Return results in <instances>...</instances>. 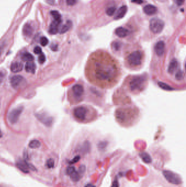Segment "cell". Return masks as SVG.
I'll return each instance as SVG.
<instances>
[{
	"instance_id": "cell-17",
	"label": "cell",
	"mask_w": 186,
	"mask_h": 187,
	"mask_svg": "<svg viewBox=\"0 0 186 187\" xmlns=\"http://www.w3.org/2000/svg\"><path fill=\"white\" fill-rule=\"evenodd\" d=\"M157 11V8L156 6L152 5H146L144 8L145 13L149 15H152L156 14Z\"/></svg>"
},
{
	"instance_id": "cell-45",
	"label": "cell",
	"mask_w": 186,
	"mask_h": 187,
	"mask_svg": "<svg viewBox=\"0 0 186 187\" xmlns=\"http://www.w3.org/2000/svg\"><path fill=\"white\" fill-rule=\"evenodd\" d=\"M47 3H48L49 5H54L55 3V0H46Z\"/></svg>"
},
{
	"instance_id": "cell-28",
	"label": "cell",
	"mask_w": 186,
	"mask_h": 187,
	"mask_svg": "<svg viewBox=\"0 0 186 187\" xmlns=\"http://www.w3.org/2000/svg\"><path fill=\"white\" fill-rule=\"evenodd\" d=\"M46 166L48 169H52L55 166V161L52 158H49L47 160Z\"/></svg>"
},
{
	"instance_id": "cell-43",
	"label": "cell",
	"mask_w": 186,
	"mask_h": 187,
	"mask_svg": "<svg viewBox=\"0 0 186 187\" xmlns=\"http://www.w3.org/2000/svg\"><path fill=\"white\" fill-rule=\"evenodd\" d=\"M184 1H185V0H176V4L178 6H181L183 3Z\"/></svg>"
},
{
	"instance_id": "cell-35",
	"label": "cell",
	"mask_w": 186,
	"mask_h": 187,
	"mask_svg": "<svg viewBox=\"0 0 186 187\" xmlns=\"http://www.w3.org/2000/svg\"><path fill=\"white\" fill-rule=\"evenodd\" d=\"M80 159V156L79 155H78V156H75L73 159L70 160L68 163H69L70 164H74L75 163H76L77 162H78Z\"/></svg>"
},
{
	"instance_id": "cell-42",
	"label": "cell",
	"mask_w": 186,
	"mask_h": 187,
	"mask_svg": "<svg viewBox=\"0 0 186 187\" xmlns=\"http://www.w3.org/2000/svg\"><path fill=\"white\" fill-rule=\"evenodd\" d=\"M106 146H107V143H105V142H102V143H100V144L98 145L99 148L100 149H103V148H104L106 147Z\"/></svg>"
},
{
	"instance_id": "cell-16",
	"label": "cell",
	"mask_w": 186,
	"mask_h": 187,
	"mask_svg": "<svg viewBox=\"0 0 186 187\" xmlns=\"http://www.w3.org/2000/svg\"><path fill=\"white\" fill-rule=\"evenodd\" d=\"M127 7L126 6H122L117 11L114 17L115 20H118L120 19L123 18L126 15L127 12Z\"/></svg>"
},
{
	"instance_id": "cell-25",
	"label": "cell",
	"mask_w": 186,
	"mask_h": 187,
	"mask_svg": "<svg viewBox=\"0 0 186 187\" xmlns=\"http://www.w3.org/2000/svg\"><path fill=\"white\" fill-rule=\"evenodd\" d=\"M41 145V142L37 140H33L32 141L30 142V143L28 144L29 147L32 149L38 148L40 147Z\"/></svg>"
},
{
	"instance_id": "cell-33",
	"label": "cell",
	"mask_w": 186,
	"mask_h": 187,
	"mask_svg": "<svg viewBox=\"0 0 186 187\" xmlns=\"http://www.w3.org/2000/svg\"><path fill=\"white\" fill-rule=\"evenodd\" d=\"M184 77V75H183V72L180 70L177 72L176 75H175V78L178 81H181L183 79V78Z\"/></svg>"
},
{
	"instance_id": "cell-23",
	"label": "cell",
	"mask_w": 186,
	"mask_h": 187,
	"mask_svg": "<svg viewBox=\"0 0 186 187\" xmlns=\"http://www.w3.org/2000/svg\"><path fill=\"white\" fill-rule=\"evenodd\" d=\"M72 26V22L70 20H68L65 24L63 25V26L61 29L60 33L61 34H63V33H65V32H67L68 31H69V30L71 28Z\"/></svg>"
},
{
	"instance_id": "cell-44",
	"label": "cell",
	"mask_w": 186,
	"mask_h": 187,
	"mask_svg": "<svg viewBox=\"0 0 186 187\" xmlns=\"http://www.w3.org/2000/svg\"><path fill=\"white\" fill-rule=\"evenodd\" d=\"M58 46L57 44H52L51 46V49L53 51H56L57 50Z\"/></svg>"
},
{
	"instance_id": "cell-7",
	"label": "cell",
	"mask_w": 186,
	"mask_h": 187,
	"mask_svg": "<svg viewBox=\"0 0 186 187\" xmlns=\"http://www.w3.org/2000/svg\"><path fill=\"white\" fill-rule=\"evenodd\" d=\"M23 111V107H19L12 110L8 114V120L10 123L12 124L16 123L18 121L19 117L22 113Z\"/></svg>"
},
{
	"instance_id": "cell-39",
	"label": "cell",
	"mask_w": 186,
	"mask_h": 187,
	"mask_svg": "<svg viewBox=\"0 0 186 187\" xmlns=\"http://www.w3.org/2000/svg\"><path fill=\"white\" fill-rule=\"evenodd\" d=\"M111 187H120L119 182H118V181L117 178H115V180L113 181Z\"/></svg>"
},
{
	"instance_id": "cell-29",
	"label": "cell",
	"mask_w": 186,
	"mask_h": 187,
	"mask_svg": "<svg viewBox=\"0 0 186 187\" xmlns=\"http://www.w3.org/2000/svg\"><path fill=\"white\" fill-rule=\"evenodd\" d=\"M158 86L159 87H161L162 89H163L164 90H174V89L168 86L167 84L165 83H164L163 82H158Z\"/></svg>"
},
{
	"instance_id": "cell-10",
	"label": "cell",
	"mask_w": 186,
	"mask_h": 187,
	"mask_svg": "<svg viewBox=\"0 0 186 187\" xmlns=\"http://www.w3.org/2000/svg\"><path fill=\"white\" fill-rule=\"evenodd\" d=\"M35 116L39 122L47 127L51 126L52 123V118L46 114L37 113L35 114Z\"/></svg>"
},
{
	"instance_id": "cell-14",
	"label": "cell",
	"mask_w": 186,
	"mask_h": 187,
	"mask_svg": "<svg viewBox=\"0 0 186 187\" xmlns=\"http://www.w3.org/2000/svg\"><path fill=\"white\" fill-rule=\"evenodd\" d=\"M33 32H34V29L31 24H30L29 23H26L23 25V33L24 36L30 37L32 35Z\"/></svg>"
},
{
	"instance_id": "cell-18",
	"label": "cell",
	"mask_w": 186,
	"mask_h": 187,
	"mask_svg": "<svg viewBox=\"0 0 186 187\" xmlns=\"http://www.w3.org/2000/svg\"><path fill=\"white\" fill-rule=\"evenodd\" d=\"M23 69V65L20 62L13 63L10 66V70L13 73H17L21 71Z\"/></svg>"
},
{
	"instance_id": "cell-9",
	"label": "cell",
	"mask_w": 186,
	"mask_h": 187,
	"mask_svg": "<svg viewBox=\"0 0 186 187\" xmlns=\"http://www.w3.org/2000/svg\"><path fill=\"white\" fill-rule=\"evenodd\" d=\"M25 81L24 78L21 76H14L10 79V84L14 89H18L23 85Z\"/></svg>"
},
{
	"instance_id": "cell-15",
	"label": "cell",
	"mask_w": 186,
	"mask_h": 187,
	"mask_svg": "<svg viewBox=\"0 0 186 187\" xmlns=\"http://www.w3.org/2000/svg\"><path fill=\"white\" fill-rule=\"evenodd\" d=\"M164 49H165V43L162 41L158 42L154 47L155 51L157 55L158 56L163 55L164 52Z\"/></svg>"
},
{
	"instance_id": "cell-24",
	"label": "cell",
	"mask_w": 186,
	"mask_h": 187,
	"mask_svg": "<svg viewBox=\"0 0 186 187\" xmlns=\"http://www.w3.org/2000/svg\"><path fill=\"white\" fill-rule=\"evenodd\" d=\"M21 59L26 62H32L34 60V57L30 53H24L21 55Z\"/></svg>"
},
{
	"instance_id": "cell-49",
	"label": "cell",
	"mask_w": 186,
	"mask_h": 187,
	"mask_svg": "<svg viewBox=\"0 0 186 187\" xmlns=\"http://www.w3.org/2000/svg\"><path fill=\"white\" fill-rule=\"evenodd\" d=\"M2 137V133L1 132V131L0 130V138Z\"/></svg>"
},
{
	"instance_id": "cell-6",
	"label": "cell",
	"mask_w": 186,
	"mask_h": 187,
	"mask_svg": "<svg viewBox=\"0 0 186 187\" xmlns=\"http://www.w3.org/2000/svg\"><path fill=\"white\" fill-rule=\"evenodd\" d=\"M163 174L167 182L175 185L181 184V178L178 174L174 173L170 170H164Z\"/></svg>"
},
{
	"instance_id": "cell-26",
	"label": "cell",
	"mask_w": 186,
	"mask_h": 187,
	"mask_svg": "<svg viewBox=\"0 0 186 187\" xmlns=\"http://www.w3.org/2000/svg\"><path fill=\"white\" fill-rule=\"evenodd\" d=\"M70 177L73 182H77L81 178V174L78 172L75 171L73 173H72L70 175Z\"/></svg>"
},
{
	"instance_id": "cell-20",
	"label": "cell",
	"mask_w": 186,
	"mask_h": 187,
	"mask_svg": "<svg viewBox=\"0 0 186 187\" xmlns=\"http://www.w3.org/2000/svg\"><path fill=\"white\" fill-rule=\"evenodd\" d=\"M25 70L28 73H34L36 70V66L32 62H28L25 65Z\"/></svg>"
},
{
	"instance_id": "cell-30",
	"label": "cell",
	"mask_w": 186,
	"mask_h": 187,
	"mask_svg": "<svg viewBox=\"0 0 186 187\" xmlns=\"http://www.w3.org/2000/svg\"><path fill=\"white\" fill-rule=\"evenodd\" d=\"M116 10V7L115 6L110 7L107 8V10H106V13L109 16H112L115 13Z\"/></svg>"
},
{
	"instance_id": "cell-41",
	"label": "cell",
	"mask_w": 186,
	"mask_h": 187,
	"mask_svg": "<svg viewBox=\"0 0 186 187\" xmlns=\"http://www.w3.org/2000/svg\"><path fill=\"white\" fill-rule=\"evenodd\" d=\"M113 47L116 50H118L120 47V44L118 42H114L113 43Z\"/></svg>"
},
{
	"instance_id": "cell-34",
	"label": "cell",
	"mask_w": 186,
	"mask_h": 187,
	"mask_svg": "<svg viewBox=\"0 0 186 187\" xmlns=\"http://www.w3.org/2000/svg\"><path fill=\"white\" fill-rule=\"evenodd\" d=\"M46 60V58H45V56L44 54H41V55L39 56L38 57V61L39 62V64H43L45 63Z\"/></svg>"
},
{
	"instance_id": "cell-31",
	"label": "cell",
	"mask_w": 186,
	"mask_h": 187,
	"mask_svg": "<svg viewBox=\"0 0 186 187\" xmlns=\"http://www.w3.org/2000/svg\"><path fill=\"white\" fill-rule=\"evenodd\" d=\"M75 171V168L74 166H70L67 168V169L65 170V172L67 175L70 176L72 173H73Z\"/></svg>"
},
{
	"instance_id": "cell-38",
	"label": "cell",
	"mask_w": 186,
	"mask_h": 187,
	"mask_svg": "<svg viewBox=\"0 0 186 187\" xmlns=\"http://www.w3.org/2000/svg\"><path fill=\"white\" fill-rule=\"evenodd\" d=\"M33 51L36 54H40L42 53V49L40 47L37 46L34 48Z\"/></svg>"
},
{
	"instance_id": "cell-2",
	"label": "cell",
	"mask_w": 186,
	"mask_h": 187,
	"mask_svg": "<svg viewBox=\"0 0 186 187\" xmlns=\"http://www.w3.org/2000/svg\"><path fill=\"white\" fill-rule=\"evenodd\" d=\"M138 112L134 108H118L115 112L117 120L121 124H130L134 120Z\"/></svg>"
},
{
	"instance_id": "cell-13",
	"label": "cell",
	"mask_w": 186,
	"mask_h": 187,
	"mask_svg": "<svg viewBox=\"0 0 186 187\" xmlns=\"http://www.w3.org/2000/svg\"><path fill=\"white\" fill-rule=\"evenodd\" d=\"M62 20H54L51 23L49 29V32L51 35H55L59 31V26L61 23Z\"/></svg>"
},
{
	"instance_id": "cell-37",
	"label": "cell",
	"mask_w": 186,
	"mask_h": 187,
	"mask_svg": "<svg viewBox=\"0 0 186 187\" xmlns=\"http://www.w3.org/2000/svg\"><path fill=\"white\" fill-rule=\"evenodd\" d=\"M78 2V0H66V3L67 5L70 6H73L75 5Z\"/></svg>"
},
{
	"instance_id": "cell-4",
	"label": "cell",
	"mask_w": 186,
	"mask_h": 187,
	"mask_svg": "<svg viewBox=\"0 0 186 187\" xmlns=\"http://www.w3.org/2000/svg\"><path fill=\"white\" fill-rule=\"evenodd\" d=\"M143 58V53L140 50H136L128 55L126 61L130 67H138L142 64Z\"/></svg>"
},
{
	"instance_id": "cell-32",
	"label": "cell",
	"mask_w": 186,
	"mask_h": 187,
	"mask_svg": "<svg viewBox=\"0 0 186 187\" xmlns=\"http://www.w3.org/2000/svg\"><path fill=\"white\" fill-rule=\"evenodd\" d=\"M40 43L42 46L45 47L48 45L49 43V40L46 37H42L40 39Z\"/></svg>"
},
{
	"instance_id": "cell-36",
	"label": "cell",
	"mask_w": 186,
	"mask_h": 187,
	"mask_svg": "<svg viewBox=\"0 0 186 187\" xmlns=\"http://www.w3.org/2000/svg\"><path fill=\"white\" fill-rule=\"evenodd\" d=\"M86 171V166L84 165H82L81 166H80L79 168V170H78V172H79L81 175L83 174Z\"/></svg>"
},
{
	"instance_id": "cell-19",
	"label": "cell",
	"mask_w": 186,
	"mask_h": 187,
	"mask_svg": "<svg viewBox=\"0 0 186 187\" xmlns=\"http://www.w3.org/2000/svg\"><path fill=\"white\" fill-rule=\"evenodd\" d=\"M115 33L117 36L121 37V38H123V37L127 36L128 35L129 31L127 29H126L125 28H123V27H119V28H117L116 29Z\"/></svg>"
},
{
	"instance_id": "cell-1",
	"label": "cell",
	"mask_w": 186,
	"mask_h": 187,
	"mask_svg": "<svg viewBox=\"0 0 186 187\" xmlns=\"http://www.w3.org/2000/svg\"><path fill=\"white\" fill-rule=\"evenodd\" d=\"M88 81L101 88L114 87L121 77L118 62L105 51H97L88 58L85 67Z\"/></svg>"
},
{
	"instance_id": "cell-11",
	"label": "cell",
	"mask_w": 186,
	"mask_h": 187,
	"mask_svg": "<svg viewBox=\"0 0 186 187\" xmlns=\"http://www.w3.org/2000/svg\"><path fill=\"white\" fill-rule=\"evenodd\" d=\"M28 162L25 160L20 159L17 161L16 166L21 172L24 173H29L28 168Z\"/></svg>"
},
{
	"instance_id": "cell-46",
	"label": "cell",
	"mask_w": 186,
	"mask_h": 187,
	"mask_svg": "<svg viewBox=\"0 0 186 187\" xmlns=\"http://www.w3.org/2000/svg\"><path fill=\"white\" fill-rule=\"evenodd\" d=\"M132 2L136 3L137 4L141 5L143 2V0H132Z\"/></svg>"
},
{
	"instance_id": "cell-12",
	"label": "cell",
	"mask_w": 186,
	"mask_h": 187,
	"mask_svg": "<svg viewBox=\"0 0 186 187\" xmlns=\"http://www.w3.org/2000/svg\"><path fill=\"white\" fill-rule=\"evenodd\" d=\"M72 91L76 98L80 99L84 94V87L81 84H75L72 87Z\"/></svg>"
},
{
	"instance_id": "cell-27",
	"label": "cell",
	"mask_w": 186,
	"mask_h": 187,
	"mask_svg": "<svg viewBox=\"0 0 186 187\" xmlns=\"http://www.w3.org/2000/svg\"><path fill=\"white\" fill-rule=\"evenodd\" d=\"M52 17L54 18L55 20H61V15L60 13L57 10H51L50 12Z\"/></svg>"
},
{
	"instance_id": "cell-5",
	"label": "cell",
	"mask_w": 186,
	"mask_h": 187,
	"mask_svg": "<svg viewBox=\"0 0 186 187\" xmlns=\"http://www.w3.org/2000/svg\"><path fill=\"white\" fill-rule=\"evenodd\" d=\"M164 27V23L162 20L157 18L151 19L149 22V29L154 33H159Z\"/></svg>"
},
{
	"instance_id": "cell-22",
	"label": "cell",
	"mask_w": 186,
	"mask_h": 187,
	"mask_svg": "<svg viewBox=\"0 0 186 187\" xmlns=\"http://www.w3.org/2000/svg\"><path fill=\"white\" fill-rule=\"evenodd\" d=\"M139 156L141 158V159L143 160V161L146 164H150V163H151V162L152 161L151 156L146 152L140 153L139 154Z\"/></svg>"
},
{
	"instance_id": "cell-8",
	"label": "cell",
	"mask_w": 186,
	"mask_h": 187,
	"mask_svg": "<svg viewBox=\"0 0 186 187\" xmlns=\"http://www.w3.org/2000/svg\"><path fill=\"white\" fill-rule=\"evenodd\" d=\"M87 113L86 107L84 106H79L75 108L73 111V114L75 118L80 121L85 120Z\"/></svg>"
},
{
	"instance_id": "cell-47",
	"label": "cell",
	"mask_w": 186,
	"mask_h": 187,
	"mask_svg": "<svg viewBox=\"0 0 186 187\" xmlns=\"http://www.w3.org/2000/svg\"><path fill=\"white\" fill-rule=\"evenodd\" d=\"M85 187H96V186L92 184V183H87V184L85 185Z\"/></svg>"
},
{
	"instance_id": "cell-21",
	"label": "cell",
	"mask_w": 186,
	"mask_h": 187,
	"mask_svg": "<svg viewBox=\"0 0 186 187\" xmlns=\"http://www.w3.org/2000/svg\"><path fill=\"white\" fill-rule=\"evenodd\" d=\"M177 67H178L177 61L175 59H172L169 65V67L167 70L168 72L170 74L174 73V72L176 70Z\"/></svg>"
},
{
	"instance_id": "cell-48",
	"label": "cell",
	"mask_w": 186,
	"mask_h": 187,
	"mask_svg": "<svg viewBox=\"0 0 186 187\" xmlns=\"http://www.w3.org/2000/svg\"><path fill=\"white\" fill-rule=\"evenodd\" d=\"M2 51V47H0V54H1Z\"/></svg>"
},
{
	"instance_id": "cell-3",
	"label": "cell",
	"mask_w": 186,
	"mask_h": 187,
	"mask_svg": "<svg viewBox=\"0 0 186 187\" xmlns=\"http://www.w3.org/2000/svg\"><path fill=\"white\" fill-rule=\"evenodd\" d=\"M147 78L144 76H137L132 78L129 82V88L131 91L137 92L142 91L145 86Z\"/></svg>"
},
{
	"instance_id": "cell-40",
	"label": "cell",
	"mask_w": 186,
	"mask_h": 187,
	"mask_svg": "<svg viewBox=\"0 0 186 187\" xmlns=\"http://www.w3.org/2000/svg\"><path fill=\"white\" fill-rule=\"evenodd\" d=\"M5 78V73L3 71H0V84L3 82Z\"/></svg>"
}]
</instances>
